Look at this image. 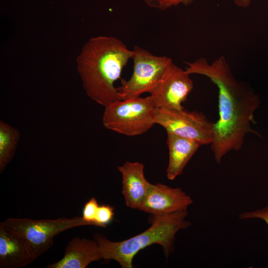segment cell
I'll return each instance as SVG.
<instances>
[{
    "label": "cell",
    "instance_id": "cell-16",
    "mask_svg": "<svg viewBox=\"0 0 268 268\" xmlns=\"http://www.w3.org/2000/svg\"><path fill=\"white\" fill-rule=\"evenodd\" d=\"M99 205L94 197L87 201L83 207L82 217L88 225L95 226L94 220Z\"/></svg>",
    "mask_w": 268,
    "mask_h": 268
},
{
    "label": "cell",
    "instance_id": "cell-8",
    "mask_svg": "<svg viewBox=\"0 0 268 268\" xmlns=\"http://www.w3.org/2000/svg\"><path fill=\"white\" fill-rule=\"evenodd\" d=\"M186 70L172 62L160 82L150 94L155 108L182 110V103L194 87L192 79Z\"/></svg>",
    "mask_w": 268,
    "mask_h": 268
},
{
    "label": "cell",
    "instance_id": "cell-12",
    "mask_svg": "<svg viewBox=\"0 0 268 268\" xmlns=\"http://www.w3.org/2000/svg\"><path fill=\"white\" fill-rule=\"evenodd\" d=\"M36 259L23 240L9 232L0 223V268H22Z\"/></svg>",
    "mask_w": 268,
    "mask_h": 268
},
{
    "label": "cell",
    "instance_id": "cell-11",
    "mask_svg": "<svg viewBox=\"0 0 268 268\" xmlns=\"http://www.w3.org/2000/svg\"><path fill=\"white\" fill-rule=\"evenodd\" d=\"M122 176V193L127 206L138 209L150 184L144 174V165L139 162H125L118 167Z\"/></svg>",
    "mask_w": 268,
    "mask_h": 268
},
{
    "label": "cell",
    "instance_id": "cell-9",
    "mask_svg": "<svg viewBox=\"0 0 268 268\" xmlns=\"http://www.w3.org/2000/svg\"><path fill=\"white\" fill-rule=\"evenodd\" d=\"M193 201L180 188L150 184L139 210L158 216L187 210Z\"/></svg>",
    "mask_w": 268,
    "mask_h": 268
},
{
    "label": "cell",
    "instance_id": "cell-4",
    "mask_svg": "<svg viewBox=\"0 0 268 268\" xmlns=\"http://www.w3.org/2000/svg\"><path fill=\"white\" fill-rule=\"evenodd\" d=\"M155 107L150 96L114 101L105 107V128L128 136L146 133L155 125Z\"/></svg>",
    "mask_w": 268,
    "mask_h": 268
},
{
    "label": "cell",
    "instance_id": "cell-17",
    "mask_svg": "<svg viewBox=\"0 0 268 268\" xmlns=\"http://www.w3.org/2000/svg\"><path fill=\"white\" fill-rule=\"evenodd\" d=\"M144 1L149 6L165 10L180 4L188 5L193 2V0H144Z\"/></svg>",
    "mask_w": 268,
    "mask_h": 268
},
{
    "label": "cell",
    "instance_id": "cell-19",
    "mask_svg": "<svg viewBox=\"0 0 268 268\" xmlns=\"http://www.w3.org/2000/svg\"><path fill=\"white\" fill-rule=\"evenodd\" d=\"M253 0H234V3L239 7H247L249 6Z\"/></svg>",
    "mask_w": 268,
    "mask_h": 268
},
{
    "label": "cell",
    "instance_id": "cell-3",
    "mask_svg": "<svg viewBox=\"0 0 268 268\" xmlns=\"http://www.w3.org/2000/svg\"><path fill=\"white\" fill-rule=\"evenodd\" d=\"M187 210L153 216L151 226L133 237L120 242H113L104 235L96 233L94 239L98 244L102 258L117 262L123 268H133V260L142 249L152 244L161 245L166 257L174 250L175 235L186 229L191 222L186 218Z\"/></svg>",
    "mask_w": 268,
    "mask_h": 268
},
{
    "label": "cell",
    "instance_id": "cell-13",
    "mask_svg": "<svg viewBox=\"0 0 268 268\" xmlns=\"http://www.w3.org/2000/svg\"><path fill=\"white\" fill-rule=\"evenodd\" d=\"M167 133L169 161L166 176L168 179L173 180L183 174L187 163L201 145L192 139Z\"/></svg>",
    "mask_w": 268,
    "mask_h": 268
},
{
    "label": "cell",
    "instance_id": "cell-15",
    "mask_svg": "<svg viewBox=\"0 0 268 268\" xmlns=\"http://www.w3.org/2000/svg\"><path fill=\"white\" fill-rule=\"evenodd\" d=\"M114 207L108 204L99 205L95 216V226L106 227L113 220Z\"/></svg>",
    "mask_w": 268,
    "mask_h": 268
},
{
    "label": "cell",
    "instance_id": "cell-2",
    "mask_svg": "<svg viewBox=\"0 0 268 268\" xmlns=\"http://www.w3.org/2000/svg\"><path fill=\"white\" fill-rule=\"evenodd\" d=\"M132 55V50L116 37L99 36L90 39L76 60L77 70L88 96L104 107L123 100L115 82L121 78Z\"/></svg>",
    "mask_w": 268,
    "mask_h": 268
},
{
    "label": "cell",
    "instance_id": "cell-7",
    "mask_svg": "<svg viewBox=\"0 0 268 268\" xmlns=\"http://www.w3.org/2000/svg\"><path fill=\"white\" fill-rule=\"evenodd\" d=\"M154 122L167 133L196 141L201 145L211 144L212 123L202 113L155 108Z\"/></svg>",
    "mask_w": 268,
    "mask_h": 268
},
{
    "label": "cell",
    "instance_id": "cell-14",
    "mask_svg": "<svg viewBox=\"0 0 268 268\" xmlns=\"http://www.w3.org/2000/svg\"><path fill=\"white\" fill-rule=\"evenodd\" d=\"M20 133L7 123L0 121V173L12 159L19 139Z\"/></svg>",
    "mask_w": 268,
    "mask_h": 268
},
{
    "label": "cell",
    "instance_id": "cell-6",
    "mask_svg": "<svg viewBox=\"0 0 268 268\" xmlns=\"http://www.w3.org/2000/svg\"><path fill=\"white\" fill-rule=\"evenodd\" d=\"M132 51V75L118 87L123 100L138 97L145 92L151 94L173 62L170 58L154 55L139 46H134Z\"/></svg>",
    "mask_w": 268,
    "mask_h": 268
},
{
    "label": "cell",
    "instance_id": "cell-10",
    "mask_svg": "<svg viewBox=\"0 0 268 268\" xmlns=\"http://www.w3.org/2000/svg\"><path fill=\"white\" fill-rule=\"evenodd\" d=\"M102 259L98 243L85 238H72L67 245L63 257L47 268H85Z\"/></svg>",
    "mask_w": 268,
    "mask_h": 268
},
{
    "label": "cell",
    "instance_id": "cell-5",
    "mask_svg": "<svg viewBox=\"0 0 268 268\" xmlns=\"http://www.w3.org/2000/svg\"><path fill=\"white\" fill-rule=\"evenodd\" d=\"M0 223L9 232L23 240L37 258L52 247L54 237L59 233L88 225L81 216L37 220L8 218Z\"/></svg>",
    "mask_w": 268,
    "mask_h": 268
},
{
    "label": "cell",
    "instance_id": "cell-18",
    "mask_svg": "<svg viewBox=\"0 0 268 268\" xmlns=\"http://www.w3.org/2000/svg\"><path fill=\"white\" fill-rule=\"evenodd\" d=\"M239 217L241 219L259 218L263 220L268 225V205L260 209L240 213Z\"/></svg>",
    "mask_w": 268,
    "mask_h": 268
},
{
    "label": "cell",
    "instance_id": "cell-1",
    "mask_svg": "<svg viewBox=\"0 0 268 268\" xmlns=\"http://www.w3.org/2000/svg\"><path fill=\"white\" fill-rule=\"evenodd\" d=\"M190 74L204 75L218 89L219 118L212 123L211 148L216 161L231 150L238 151L249 133L260 135L251 128L256 123L254 114L259 107V96L234 76L223 56L209 64L204 58L186 62Z\"/></svg>",
    "mask_w": 268,
    "mask_h": 268
}]
</instances>
